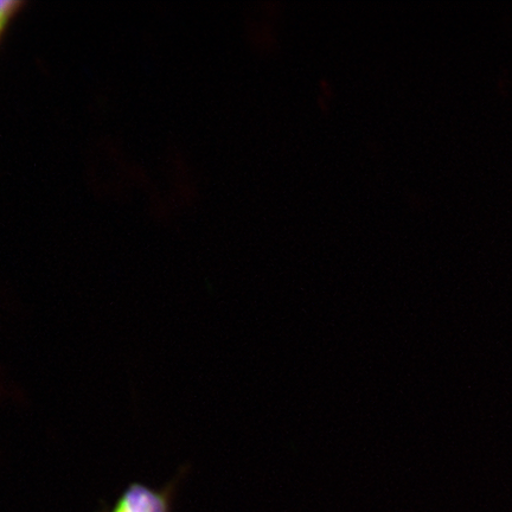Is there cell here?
Listing matches in <instances>:
<instances>
[{"mask_svg": "<svg viewBox=\"0 0 512 512\" xmlns=\"http://www.w3.org/2000/svg\"><path fill=\"white\" fill-rule=\"evenodd\" d=\"M176 484L171 483L163 490H156L145 484L132 483L120 495L113 508L106 512H171Z\"/></svg>", "mask_w": 512, "mask_h": 512, "instance_id": "1", "label": "cell"}, {"mask_svg": "<svg viewBox=\"0 0 512 512\" xmlns=\"http://www.w3.org/2000/svg\"><path fill=\"white\" fill-rule=\"evenodd\" d=\"M24 4L17 0H0V40Z\"/></svg>", "mask_w": 512, "mask_h": 512, "instance_id": "2", "label": "cell"}]
</instances>
